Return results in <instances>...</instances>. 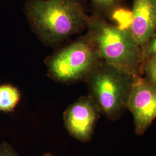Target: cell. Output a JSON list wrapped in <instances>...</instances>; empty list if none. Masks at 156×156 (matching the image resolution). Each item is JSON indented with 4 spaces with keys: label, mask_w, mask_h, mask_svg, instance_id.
<instances>
[{
    "label": "cell",
    "mask_w": 156,
    "mask_h": 156,
    "mask_svg": "<svg viewBox=\"0 0 156 156\" xmlns=\"http://www.w3.org/2000/svg\"><path fill=\"white\" fill-rule=\"evenodd\" d=\"M86 36L101 61L123 73L142 76L140 46L127 28L106 22L99 13L89 16Z\"/></svg>",
    "instance_id": "6da1fadb"
},
{
    "label": "cell",
    "mask_w": 156,
    "mask_h": 156,
    "mask_svg": "<svg viewBox=\"0 0 156 156\" xmlns=\"http://www.w3.org/2000/svg\"><path fill=\"white\" fill-rule=\"evenodd\" d=\"M25 12L35 32L49 44L60 42L86 27L89 17L82 0H28Z\"/></svg>",
    "instance_id": "7a4b0ae2"
},
{
    "label": "cell",
    "mask_w": 156,
    "mask_h": 156,
    "mask_svg": "<svg viewBox=\"0 0 156 156\" xmlns=\"http://www.w3.org/2000/svg\"><path fill=\"white\" fill-rule=\"evenodd\" d=\"M135 78L102 61L100 62L85 82L89 95L101 115L112 121L121 117L127 109Z\"/></svg>",
    "instance_id": "3957f363"
},
{
    "label": "cell",
    "mask_w": 156,
    "mask_h": 156,
    "mask_svg": "<svg viewBox=\"0 0 156 156\" xmlns=\"http://www.w3.org/2000/svg\"><path fill=\"white\" fill-rule=\"evenodd\" d=\"M101 61L85 35L48 58L46 64L50 78L62 83L85 81Z\"/></svg>",
    "instance_id": "277c9868"
},
{
    "label": "cell",
    "mask_w": 156,
    "mask_h": 156,
    "mask_svg": "<svg viewBox=\"0 0 156 156\" xmlns=\"http://www.w3.org/2000/svg\"><path fill=\"white\" fill-rule=\"evenodd\" d=\"M127 109L134 118L135 134H144L156 119V87L142 76L135 77Z\"/></svg>",
    "instance_id": "5b68a950"
},
{
    "label": "cell",
    "mask_w": 156,
    "mask_h": 156,
    "mask_svg": "<svg viewBox=\"0 0 156 156\" xmlns=\"http://www.w3.org/2000/svg\"><path fill=\"white\" fill-rule=\"evenodd\" d=\"M100 112L89 95L82 96L64 112L65 127L73 138L82 142L92 140Z\"/></svg>",
    "instance_id": "8992f818"
},
{
    "label": "cell",
    "mask_w": 156,
    "mask_h": 156,
    "mask_svg": "<svg viewBox=\"0 0 156 156\" xmlns=\"http://www.w3.org/2000/svg\"><path fill=\"white\" fill-rule=\"evenodd\" d=\"M128 30L140 46L156 31V0H133Z\"/></svg>",
    "instance_id": "52a82bcc"
},
{
    "label": "cell",
    "mask_w": 156,
    "mask_h": 156,
    "mask_svg": "<svg viewBox=\"0 0 156 156\" xmlns=\"http://www.w3.org/2000/svg\"><path fill=\"white\" fill-rule=\"evenodd\" d=\"M21 99V93L16 87L5 84L0 85V111H13Z\"/></svg>",
    "instance_id": "ba28073f"
},
{
    "label": "cell",
    "mask_w": 156,
    "mask_h": 156,
    "mask_svg": "<svg viewBox=\"0 0 156 156\" xmlns=\"http://www.w3.org/2000/svg\"><path fill=\"white\" fill-rule=\"evenodd\" d=\"M142 76L151 84L156 87V56L143 62L141 68Z\"/></svg>",
    "instance_id": "9c48e42d"
},
{
    "label": "cell",
    "mask_w": 156,
    "mask_h": 156,
    "mask_svg": "<svg viewBox=\"0 0 156 156\" xmlns=\"http://www.w3.org/2000/svg\"><path fill=\"white\" fill-rule=\"evenodd\" d=\"M140 50L142 63L146 60L156 56V31L151 38L140 47Z\"/></svg>",
    "instance_id": "30bf717a"
},
{
    "label": "cell",
    "mask_w": 156,
    "mask_h": 156,
    "mask_svg": "<svg viewBox=\"0 0 156 156\" xmlns=\"http://www.w3.org/2000/svg\"><path fill=\"white\" fill-rule=\"evenodd\" d=\"M122 0H91L92 4L100 12L110 13L120 5Z\"/></svg>",
    "instance_id": "8fae6325"
},
{
    "label": "cell",
    "mask_w": 156,
    "mask_h": 156,
    "mask_svg": "<svg viewBox=\"0 0 156 156\" xmlns=\"http://www.w3.org/2000/svg\"><path fill=\"white\" fill-rule=\"evenodd\" d=\"M0 156H20L13 146L7 142L0 144Z\"/></svg>",
    "instance_id": "7c38bea8"
},
{
    "label": "cell",
    "mask_w": 156,
    "mask_h": 156,
    "mask_svg": "<svg viewBox=\"0 0 156 156\" xmlns=\"http://www.w3.org/2000/svg\"><path fill=\"white\" fill-rule=\"evenodd\" d=\"M44 156H54V155H52V154H51L50 153H48V154H46Z\"/></svg>",
    "instance_id": "4fadbf2b"
}]
</instances>
